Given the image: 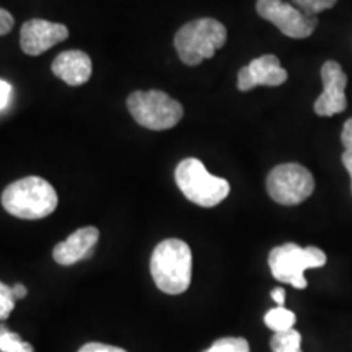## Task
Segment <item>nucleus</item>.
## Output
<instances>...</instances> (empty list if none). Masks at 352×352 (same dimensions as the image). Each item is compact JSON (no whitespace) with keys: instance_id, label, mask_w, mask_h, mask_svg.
Masks as SVG:
<instances>
[{"instance_id":"nucleus-1","label":"nucleus","mask_w":352,"mask_h":352,"mask_svg":"<svg viewBox=\"0 0 352 352\" xmlns=\"http://www.w3.org/2000/svg\"><path fill=\"white\" fill-rule=\"evenodd\" d=\"M153 283L168 296L186 292L192 277V253L186 241L166 239L153 250L151 258Z\"/></svg>"},{"instance_id":"nucleus-2","label":"nucleus","mask_w":352,"mask_h":352,"mask_svg":"<svg viewBox=\"0 0 352 352\" xmlns=\"http://www.w3.org/2000/svg\"><path fill=\"white\" fill-rule=\"evenodd\" d=\"M2 206L13 217L38 220L51 215L57 208V192L39 176H26L3 189Z\"/></svg>"},{"instance_id":"nucleus-3","label":"nucleus","mask_w":352,"mask_h":352,"mask_svg":"<svg viewBox=\"0 0 352 352\" xmlns=\"http://www.w3.org/2000/svg\"><path fill=\"white\" fill-rule=\"evenodd\" d=\"M226 43V26L214 19L189 21L175 34V50L178 52V57L183 64L191 67L214 57Z\"/></svg>"},{"instance_id":"nucleus-4","label":"nucleus","mask_w":352,"mask_h":352,"mask_svg":"<svg viewBox=\"0 0 352 352\" xmlns=\"http://www.w3.org/2000/svg\"><path fill=\"white\" fill-rule=\"evenodd\" d=\"M175 182L188 201L201 208H215L230 192L227 179L210 175L199 158H184L175 170Z\"/></svg>"},{"instance_id":"nucleus-5","label":"nucleus","mask_w":352,"mask_h":352,"mask_svg":"<svg viewBox=\"0 0 352 352\" xmlns=\"http://www.w3.org/2000/svg\"><path fill=\"white\" fill-rule=\"evenodd\" d=\"M327 259L324 252L316 246L302 248L297 243H284L271 250L267 263L276 280L302 290L308 285L305 271L323 267Z\"/></svg>"},{"instance_id":"nucleus-6","label":"nucleus","mask_w":352,"mask_h":352,"mask_svg":"<svg viewBox=\"0 0 352 352\" xmlns=\"http://www.w3.org/2000/svg\"><path fill=\"white\" fill-rule=\"evenodd\" d=\"M127 109L139 126L151 131L171 129L183 120V107L178 100L160 90L134 91L127 98Z\"/></svg>"},{"instance_id":"nucleus-7","label":"nucleus","mask_w":352,"mask_h":352,"mask_svg":"<svg viewBox=\"0 0 352 352\" xmlns=\"http://www.w3.org/2000/svg\"><path fill=\"white\" fill-rule=\"evenodd\" d=\"M267 195L283 206H297L307 201L315 191L314 175L298 164L277 165L266 179Z\"/></svg>"},{"instance_id":"nucleus-8","label":"nucleus","mask_w":352,"mask_h":352,"mask_svg":"<svg viewBox=\"0 0 352 352\" xmlns=\"http://www.w3.org/2000/svg\"><path fill=\"white\" fill-rule=\"evenodd\" d=\"M256 12L261 19L271 21L280 33L294 39L308 38L318 25L316 16L307 15L284 0H258Z\"/></svg>"},{"instance_id":"nucleus-9","label":"nucleus","mask_w":352,"mask_h":352,"mask_svg":"<svg viewBox=\"0 0 352 352\" xmlns=\"http://www.w3.org/2000/svg\"><path fill=\"white\" fill-rule=\"evenodd\" d=\"M321 80H323V91L316 98L314 109L318 116H334L347 108L346 85L347 76L342 70L341 64L328 60L321 67Z\"/></svg>"},{"instance_id":"nucleus-10","label":"nucleus","mask_w":352,"mask_h":352,"mask_svg":"<svg viewBox=\"0 0 352 352\" xmlns=\"http://www.w3.org/2000/svg\"><path fill=\"white\" fill-rule=\"evenodd\" d=\"M69 36L67 26L63 23L33 19L25 21L20 30L21 51L28 56H41L56 44L63 43Z\"/></svg>"},{"instance_id":"nucleus-11","label":"nucleus","mask_w":352,"mask_h":352,"mask_svg":"<svg viewBox=\"0 0 352 352\" xmlns=\"http://www.w3.org/2000/svg\"><path fill=\"white\" fill-rule=\"evenodd\" d=\"M287 70L283 69L279 59L272 54H266L253 59L252 63L240 69L239 85L240 91H250L254 87H279L287 82Z\"/></svg>"},{"instance_id":"nucleus-12","label":"nucleus","mask_w":352,"mask_h":352,"mask_svg":"<svg viewBox=\"0 0 352 352\" xmlns=\"http://www.w3.org/2000/svg\"><path fill=\"white\" fill-rule=\"evenodd\" d=\"M100 240V230L96 227H82L70 233L67 240L60 241L52 250V258L60 266H72L82 259L90 258Z\"/></svg>"},{"instance_id":"nucleus-13","label":"nucleus","mask_w":352,"mask_h":352,"mask_svg":"<svg viewBox=\"0 0 352 352\" xmlns=\"http://www.w3.org/2000/svg\"><path fill=\"white\" fill-rule=\"evenodd\" d=\"M51 70L57 78L64 80L67 85L80 87L90 80L94 65H91L90 56L85 54L83 51L69 50L60 52L52 60Z\"/></svg>"},{"instance_id":"nucleus-14","label":"nucleus","mask_w":352,"mask_h":352,"mask_svg":"<svg viewBox=\"0 0 352 352\" xmlns=\"http://www.w3.org/2000/svg\"><path fill=\"white\" fill-rule=\"evenodd\" d=\"M296 314L287 310L285 307L271 308L266 315H264V323L266 327L272 329L274 333H284L294 328L296 324Z\"/></svg>"},{"instance_id":"nucleus-15","label":"nucleus","mask_w":352,"mask_h":352,"mask_svg":"<svg viewBox=\"0 0 352 352\" xmlns=\"http://www.w3.org/2000/svg\"><path fill=\"white\" fill-rule=\"evenodd\" d=\"M302 334L297 329H289L284 333H274L271 340L272 352H302Z\"/></svg>"},{"instance_id":"nucleus-16","label":"nucleus","mask_w":352,"mask_h":352,"mask_svg":"<svg viewBox=\"0 0 352 352\" xmlns=\"http://www.w3.org/2000/svg\"><path fill=\"white\" fill-rule=\"evenodd\" d=\"M0 352H34L33 346L25 342L20 334L13 333L6 324L0 327Z\"/></svg>"},{"instance_id":"nucleus-17","label":"nucleus","mask_w":352,"mask_h":352,"mask_svg":"<svg viewBox=\"0 0 352 352\" xmlns=\"http://www.w3.org/2000/svg\"><path fill=\"white\" fill-rule=\"evenodd\" d=\"M204 352H250V344L243 338H220Z\"/></svg>"},{"instance_id":"nucleus-18","label":"nucleus","mask_w":352,"mask_h":352,"mask_svg":"<svg viewBox=\"0 0 352 352\" xmlns=\"http://www.w3.org/2000/svg\"><path fill=\"white\" fill-rule=\"evenodd\" d=\"M292 2L303 13H307L310 16H316L320 12H324L336 6L338 0H292Z\"/></svg>"},{"instance_id":"nucleus-19","label":"nucleus","mask_w":352,"mask_h":352,"mask_svg":"<svg viewBox=\"0 0 352 352\" xmlns=\"http://www.w3.org/2000/svg\"><path fill=\"white\" fill-rule=\"evenodd\" d=\"M15 296H13V289L8 287L0 280V320H7L8 315L15 308Z\"/></svg>"},{"instance_id":"nucleus-20","label":"nucleus","mask_w":352,"mask_h":352,"mask_svg":"<svg viewBox=\"0 0 352 352\" xmlns=\"http://www.w3.org/2000/svg\"><path fill=\"white\" fill-rule=\"evenodd\" d=\"M78 352H127L126 349H121L118 346H109L103 344V342H87L85 346H82Z\"/></svg>"},{"instance_id":"nucleus-21","label":"nucleus","mask_w":352,"mask_h":352,"mask_svg":"<svg viewBox=\"0 0 352 352\" xmlns=\"http://www.w3.org/2000/svg\"><path fill=\"white\" fill-rule=\"evenodd\" d=\"M13 25H15V20H13L12 13L6 10V8H0V36L10 33Z\"/></svg>"},{"instance_id":"nucleus-22","label":"nucleus","mask_w":352,"mask_h":352,"mask_svg":"<svg viewBox=\"0 0 352 352\" xmlns=\"http://www.w3.org/2000/svg\"><path fill=\"white\" fill-rule=\"evenodd\" d=\"M12 96V85L3 78H0V111H3L10 103Z\"/></svg>"},{"instance_id":"nucleus-23","label":"nucleus","mask_w":352,"mask_h":352,"mask_svg":"<svg viewBox=\"0 0 352 352\" xmlns=\"http://www.w3.org/2000/svg\"><path fill=\"white\" fill-rule=\"evenodd\" d=\"M341 142L344 145L346 151H352V118L344 122L341 132Z\"/></svg>"},{"instance_id":"nucleus-24","label":"nucleus","mask_w":352,"mask_h":352,"mask_svg":"<svg viewBox=\"0 0 352 352\" xmlns=\"http://www.w3.org/2000/svg\"><path fill=\"white\" fill-rule=\"evenodd\" d=\"M271 297L272 300L277 303V307H284L285 303V290L283 287H277L271 292Z\"/></svg>"},{"instance_id":"nucleus-25","label":"nucleus","mask_w":352,"mask_h":352,"mask_svg":"<svg viewBox=\"0 0 352 352\" xmlns=\"http://www.w3.org/2000/svg\"><path fill=\"white\" fill-rule=\"evenodd\" d=\"M342 160V165H344V168L347 170V173H349L351 179H352V151H344L341 157Z\"/></svg>"},{"instance_id":"nucleus-26","label":"nucleus","mask_w":352,"mask_h":352,"mask_svg":"<svg viewBox=\"0 0 352 352\" xmlns=\"http://www.w3.org/2000/svg\"><path fill=\"white\" fill-rule=\"evenodd\" d=\"M13 296H15L16 300H20V298H25L26 296H28V290H26V287L23 284H16L13 285Z\"/></svg>"},{"instance_id":"nucleus-27","label":"nucleus","mask_w":352,"mask_h":352,"mask_svg":"<svg viewBox=\"0 0 352 352\" xmlns=\"http://www.w3.org/2000/svg\"><path fill=\"white\" fill-rule=\"evenodd\" d=\"M351 191H352V179H351Z\"/></svg>"}]
</instances>
